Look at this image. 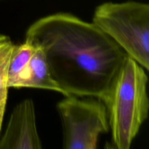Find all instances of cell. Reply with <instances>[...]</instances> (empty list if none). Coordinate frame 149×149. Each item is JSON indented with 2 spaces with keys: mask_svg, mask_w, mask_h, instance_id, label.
Segmentation results:
<instances>
[{
  "mask_svg": "<svg viewBox=\"0 0 149 149\" xmlns=\"http://www.w3.org/2000/svg\"><path fill=\"white\" fill-rule=\"evenodd\" d=\"M25 40L42 48L65 96L101 98L128 57L93 22L68 13L36 20Z\"/></svg>",
  "mask_w": 149,
  "mask_h": 149,
  "instance_id": "obj_1",
  "label": "cell"
},
{
  "mask_svg": "<svg viewBox=\"0 0 149 149\" xmlns=\"http://www.w3.org/2000/svg\"><path fill=\"white\" fill-rule=\"evenodd\" d=\"M148 79L145 68L127 57L101 100L111 138L107 148L129 149L148 116Z\"/></svg>",
  "mask_w": 149,
  "mask_h": 149,
  "instance_id": "obj_2",
  "label": "cell"
},
{
  "mask_svg": "<svg viewBox=\"0 0 149 149\" xmlns=\"http://www.w3.org/2000/svg\"><path fill=\"white\" fill-rule=\"evenodd\" d=\"M92 22L128 57L148 71V4L136 1L104 2L95 8Z\"/></svg>",
  "mask_w": 149,
  "mask_h": 149,
  "instance_id": "obj_3",
  "label": "cell"
},
{
  "mask_svg": "<svg viewBox=\"0 0 149 149\" xmlns=\"http://www.w3.org/2000/svg\"><path fill=\"white\" fill-rule=\"evenodd\" d=\"M56 108L64 149H96L100 135L110 131L107 109L99 97L64 96Z\"/></svg>",
  "mask_w": 149,
  "mask_h": 149,
  "instance_id": "obj_4",
  "label": "cell"
},
{
  "mask_svg": "<svg viewBox=\"0 0 149 149\" xmlns=\"http://www.w3.org/2000/svg\"><path fill=\"white\" fill-rule=\"evenodd\" d=\"M33 101L25 99L13 109L2 136L0 149H41Z\"/></svg>",
  "mask_w": 149,
  "mask_h": 149,
  "instance_id": "obj_5",
  "label": "cell"
},
{
  "mask_svg": "<svg viewBox=\"0 0 149 149\" xmlns=\"http://www.w3.org/2000/svg\"><path fill=\"white\" fill-rule=\"evenodd\" d=\"M34 46V52L26 68L15 84L14 88L31 87L44 89L61 93L65 96L63 90L51 74L42 48L37 45Z\"/></svg>",
  "mask_w": 149,
  "mask_h": 149,
  "instance_id": "obj_6",
  "label": "cell"
},
{
  "mask_svg": "<svg viewBox=\"0 0 149 149\" xmlns=\"http://www.w3.org/2000/svg\"><path fill=\"white\" fill-rule=\"evenodd\" d=\"M15 44L10 36L0 33V136L8 97L7 72Z\"/></svg>",
  "mask_w": 149,
  "mask_h": 149,
  "instance_id": "obj_7",
  "label": "cell"
},
{
  "mask_svg": "<svg viewBox=\"0 0 149 149\" xmlns=\"http://www.w3.org/2000/svg\"><path fill=\"white\" fill-rule=\"evenodd\" d=\"M34 51V45L26 40L20 45H15L10 56L7 72L9 88L14 87L19 77L27 67Z\"/></svg>",
  "mask_w": 149,
  "mask_h": 149,
  "instance_id": "obj_8",
  "label": "cell"
}]
</instances>
